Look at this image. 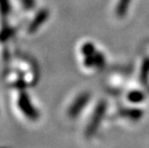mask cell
Returning a JSON list of instances; mask_svg holds the SVG:
<instances>
[{
	"label": "cell",
	"instance_id": "277c9868",
	"mask_svg": "<svg viewBox=\"0 0 149 148\" xmlns=\"http://www.w3.org/2000/svg\"><path fill=\"white\" fill-rule=\"evenodd\" d=\"M131 0H120L118 6H117V13L118 15H123L126 11V8L130 4Z\"/></svg>",
	"mask_w": 149,
	"mask_h": 148
},
{
	"label": "cell",
	"instance_id": "6da1fadb",
	"mask_svg": "<svg viewBox=\"0 0 149 148\" xmlns=\"http://www.w3.org/2000/svg\"><path fill=\"white\" fill-rule=\"evenodd\" d=\"M15 106L17 108V111L27 120L36 121L39 119L40 113L35 107L30 95L25 90L21 89L18 91L17 98H15Z\"/></svg>",
	"mask_w": 149,
	"mask_h": 148
},
{
	"label": "cell",
	"instance_id": "7a4b0ae2",
	"mask_svg": "<svg viewBox=\"0 0 149 148\" xmlns=\"http://www.w3.org/2000/svg\"><path fill=\"white\" fill-rule=\"evenodd\" d=\"M48 17H49V12L47 9H42V10H40L38 12V14L36 15V17L31 21L29 26H28L27 33L28 34L36 33V31L39 30L40 26L47 20Z\"/></svg>",
	"mask_w": 149,
	"mask_h": 148
},
{
	"label": "cell",
	"instance_id": "5b68a950",
	"mask_svg": "<svg viewBox=\"0 0 149 148\" xmlns=\"http://www.w3.org/2000/svg\"><path fill=\"white\" fill-rule=\"evenodd\" d=\"M20 3L22 4V7L24 8V10L26 11L32 10L35 7V0H20Z\"/></svg>",
	"mask_w": 149,
	"mask_h": 148
},
{
	"label": "cell",
	"instance_id": "3957f363",
	"mask_svg": "<svg viewBox=\"0 0 149 148\" xmlns=\"http://www.w3.org/2000/svg\"><path fill=\"white\" fill-rule=\"evenodd\" d=\"M10 12H11L10 0H0V17L3 18V22H4L5 18H7Z\"/></svg>",
	"mask_w": 149,
	"mask_h": 148
}]
</instances>
